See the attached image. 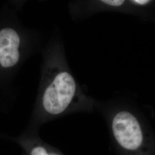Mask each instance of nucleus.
Segmentation results:
<instances>
[{"mask_svg":"<svg viewBox=\"0 0 155 155\" xmlns=\"http://www.w3.org/2000/svg\"><path fill=\"white\" fill-rule=\"evenodd\" d=\"M42 55L38 97L41 114L55 117L74 109H90L93 100L74 77L61 35L57 31L44 45Z\"/></svg>","mask_w":155,"mask_h":155,"instance_id":"f257e3e1","label":"nucleus"},{"mask_svg":"<svg viewBox=\"0 0 155 155\" xmlns=\"http://www.w3.org/2000/svg\"><path fill=\"white\" fill-rule=\"evenodd\" d=\"M101 1L109 7H120L125 2V1L122 0H102Z\"/></svg>","mask_w":155,"mask_h":155,"instance_id":"20e7f679","label":"nucleus"},{"mask_svg":"<svg viewBox=\"0 0 155 155\" xmlns=\"http://www.w3.org/2000/svg\"><path fill=\"white\" fill-rule=\"evenodd\" d=\"M150 1V0H133L131 1V2L133 4L139 5H145L149 4Z\"/></svg>","mask_w":155,"mask_h":155,"instance_id":"39448f33","label":"nucleus"},{"mask_svg":"<svg viewBox=\"0 0 155 155\" xmlns=\"http://www.w3.org/2000/svg\"><path fill=\"white\" fill-rule=\"evenodd\" d=\"M31 155H59L54 153H49L41 146L35 147L31 152Z\"/></svg>","mask_w":155,"mask_h":155,"instance_id":"7ed1b4c3","label":"nucleus"},{"mask_svg":"<svg viewBox=\"0 0 155 155\" xmlns=\"http://www.w3.org/2000/svg\"><path fill=\"white\" fill-rule=\"evenodd\" d=\"M109 122L118 155H155V134L133 111H112Z\"/></svg>","mask_w":155,"mask_h":155,"instance_id":"f03ea898","label":"nucleus"}]
</instances>
